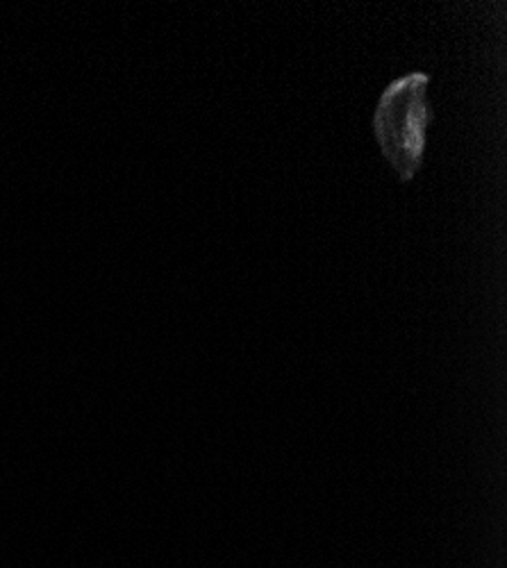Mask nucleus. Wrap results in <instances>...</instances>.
<instances>
[{
  "label": "nucleus",
  "mask_w": 507,
  "mask_h": 568,
  "mask_svg": "<svg viewBox=\"0 0 507 568\" xmlns=\"http://www.w3.org/2000/svg\"><path fill=\"white\" fill-rule=\"evenodd\" d=\"M428 84L430 78L426 73L403 75L383 91L376 108V139L383 155L403 182L417 175L424 162L426 132L435 119Z\"/></svg>",
  "instance_id": "nucleus-1"
}]
</instances>
